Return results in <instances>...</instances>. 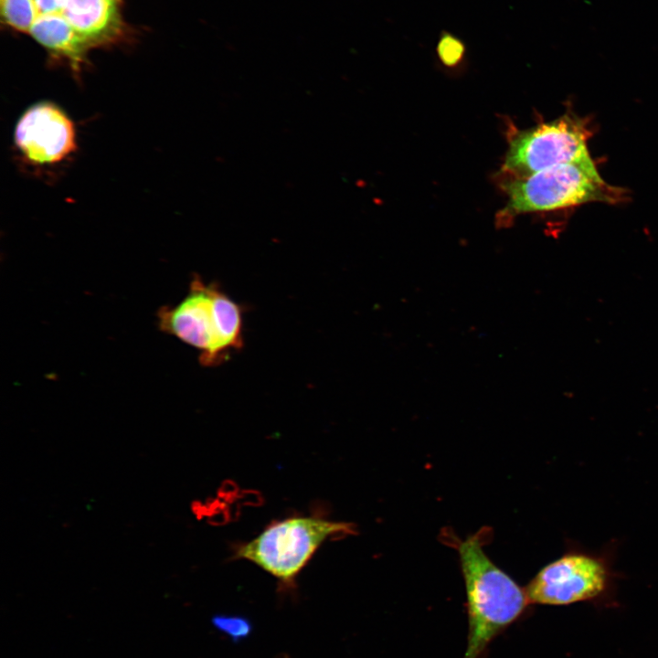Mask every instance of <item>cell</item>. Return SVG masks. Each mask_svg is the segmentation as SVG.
<instances>
[{"label":"cell","instance_id":"cell-3","mask_svg":"<svg viewBox=\"0 0 658 658\" xmlns=\"http://www.w3.org/2000/svg\"><path fill=\"white\" fill-rule=\"evenodd\" d=\"M503 187L508 196L503 218L526 213L547 212L592 202L618 204L628 198L627 190L607 183L594 161L565 164L537 173L511 177Z\"/></svg>","mask_w":658,"mask_h":658},{"label":"cell","instance_id":"cell-4","mask_svg":"<svg viewBox=\"0 0 658 658\" xmlns=\"http://www.w3.org/2000/svg\"><path fill=\"white\" fill-rule=\"evenodd\" d=\"M614 547L590 550L569 542L565 552L544 566L525 588L532 604L567 606L587 602L613 607L617 581Z\"/></svg>","mask_w":658,"mask_h":658},{"label":"cell","instance_id":"cell-6","mask_svg":"<svg viewBox=\"0 0 658 658\" xmlns=\"http://www.w3.org/2000/svg\"><path fill=\"white\" fill-rule=\"evenodd\" d=\"M591 132L586 119L572 113L518 131L510 138L503 170L521 177L560 164L589 161Z\"/></svg>","mask_w":658,"mask_h":658},{"label":"cell","instance_id":"cell-5","mask_svg":"<svg viewBox=\"0 0 658 658\" xmlns=\"http://www.w3.org/2000/svg\"><path fill=\"white\" fill-rule=\"evenodd\" d=\"M356 533L351 523L316 516H296L276 521L252 540L236 547L235 557L254 563L284 589L295 579L327 539Z\"/></svg>","mask_w":658,"mask_h":658},{"label":"cell","instance_id":"cell-1","mask_svg":"<svg viewBox=\"0 0 658 658\" xmlns=\"http://www.w3.org/2000/svg\"><path fill=\"white\" fill-rule=\"evenodd\" d=\"M1 20L80 72L88 52L122 32L120 0H0Z\"/></svg>","mask_w":658,"mask_h":658},{"label":"cell","instance_id":"cell-12","mask_svg":"<svg viewBox=\"0 0 658 658\" xmlns=\"http://www.w3.org/2000/svg\"><path fill=\"white\" fill-rule=\"evenodd\" d=\"M284 658H289V657L285 656Z\"/></svg>","mask_w":658,"mask_h":658},{"label":"cell","instance_id":"cell-10","mask_svg":"<svg viewBox=\"0 0 658 658\" xmlns=\"http://www.w3.org/2000/svg\"><path fill=\"white\" fill-rule=\"evenodd\" d=\"M436 53L440 62L446 68L460 66L466 55V46L457 36L443 32L438 40Z\"/></svg>","mask_w":658,"mask_h":658},{"label":"cell","instance_id":"cell-9","mask_svg":"<svg viewBox=\"0 0 658 658\" xmlns=\"http://www.w3.org/2000/svg\"><path fill=\"white\" fill-rule=\"evenodd\" d=\"M213 309L217 324V356L220 364L243 345L241 306L213 283Z\"/></svg>","mask_w":658,"mask_h":658},{"label":"cell","instance_id":"cell-2","mask_svg":"<svg viewBox=\"0 0 658 658\" xmlns=\"http://www.w3.org/2000/svg\"><path fill=\"white\" fill-rule=\"evenodd\" d=\"M486 535L483 528L465 539L454 540L467 600L469 631L463 658H483L493 639L532 604L525 588L485 553Z\"/></svg>","mask_w":658,"mask_h":658},{"label":"cell","instance_id":"cell-11","mask_svg":"<svg viewBox=\"0 0 658 658\" xmlns=\"http://www.w3.org/2000/svg\"><path fill=\"white\" fill-rule=\"evenodd\" d=\"M213 621L216 627L233 642L248 637L251 631L250 622L240 616H217Z\"/></svg>","mask_w":658,"mask_h":658},{"label":"cell","instance_id":"cell-7","mask_svg":"<svg viewBox=\"0 0 658 658\" xmlns=\"http://www.w3.org/2000/svg\"><path fill=\"white\" fill-rule=\"evenodd\" d=\"M14 139L24 157L38 165L59 163L77 147L73 122L50 101L35 103L21 115Z\"/></svg>","mask_w":658,"mask_h":658},{"label":"cell","instance_id":"cell-8","mask_svg":"<svg viewBox=\"0 0 658 658\" xmlns=\"http://www.w3.org/2000/svg\"><path fill=\"white\" fill-rule=\"evenodd\" d=\"M158 322L163 331L200 350L203 366L218 365L213 283L206 284L199 277L194 278L187 296L179 304L160 309Z\"/></svg>","mask_w":658,"mask_h":658}]
</instances>
